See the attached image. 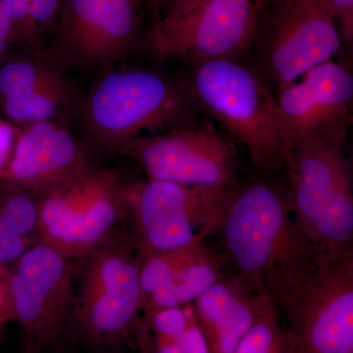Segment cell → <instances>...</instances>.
I'll list each match as a JSON object with an SVG mask.
<instances>
[{
	"mask_svg": "<svg viewBox=\"0 0 353 353\" xmlns=\"http://www.w3.org/2000/svg\"><path fill=\"white\" fill-rule=\"evenodd\" d=\"M218 234L234 274L276 307L321 250L297 226L284 187L268 180L234 190Z\"/></svg>",
	"mask_w": 353,
	"mask_h": 353,
	"instance_id": "cell-1",
	"label": "cell"
},
{
	"mask_svg": "<svg viewBox=\"0 0 353 353\" xmlns=\"http://www.w3.org/2000/svg\"><path fill=\"white\" fill-rule=\"evenodd\" d=\"M73 330L92 350L139 341L141 259L129 229L76 262Z\"/></svg>",
	"mask_w": 353,
	"mask_h": 353,
	"instance_id": "cell-2",
	"label": "cell"
},
{
	"mask_svg": "<svg viewBox=\"0 0 353 353\" xmlns=\"http://www.w3.org/2000/svg\"><path fill=\"white\" fill-rule=\"evenodd\" d=\"M345 136H316L289 145L285 196L297 226L319 250L353 246V194Z\"/></svg>",
	"mask_w": 353,
	"mask_h": 353,
	"instance_id": "cell-3",
	"label": "cell"
},
{
	"mask_svg": "<svg viewBox=\"0 0 353 353\" xmlns=\"http://www.w3.org/2000/svg\"><path fill=\"white\" fill-rule=\"evenodd\" d=\"M190 94L245 146L259 171L282 169L287 143L277 101L254 71L236 58L199 62Z\"/></svg>",
	"mask_w": 353,
	"mask_h": 353,
	"instance_id": "cell-4",
	"label": "cell"
},
{
	"mask_svg": "<svg viewBox=\"0 0 353 353\" xmlns=\"http://www.w3.org/2000/svg\"><path fill=\"white\" fill-rule=\"evenodd\" d=\"M190 92L145 70L101 73L79 106L88 138L106 150H118L143 132L181 126L190 112Z\"/></svg>",
	"mask_w": 353,
	"mask_h": 353,
	"instance_id": "cell-5",
	"label": "cell"
},
{
	"mask_svg": "<svg viewBox=\"0 0 353 353\" xmlns=\"http://www.w3.org/2000/svg\"><path fill=\"white\" fill-rule=\"evenodd\" d=\"M129 183L88 165L34 196L39 241L80 261L120 231L129 215Z\"/></svg>",
	"mask_w": 353,
	"mask_h": 353,
	"instance_id": "cell-6",
	"label": "cell"
},
{
	"mask_svg": "<svg viewBox=\"0 0 353 353\" xmlns=\"http://www.w3.org/2000/svg\"><path fill=\"white\" fill-rule=\"evenodd\" d=\"M277 309L290 353H353V246L320 250Z\"/></svg>",
	"mask_w": 353,
	"mask_h": 353,
	"instance_id": "cell-7",
	"label": "cell"
},
{
	"mask_svg": "<svg viewBox=\"0 0 353 353\" xmlns=\"http://www.w3.org/2000/svg\"><path fill=\"white\" fill-rule=\"evenodd\" d=\"M233 189L150 179L130 183L128 229L141 257L204 243L219 233Z\"/></svg>",
	"mask_w": 353,
	"mask_h": 353,
	"instance_id": "cell-8",
	"label": "cell"
},
{
	"mask_svg": "<svg viewBox=\"0 0 353 353\" xmlns=\"http://www.w3.org/2000/svg\"><path fill=\"white\" fill-rule=\"evenodd\" d=\"M76 266L43 241L7 269V285L23 336V353L54 350L73 331Z\"/></svg>",
	"mask_w": 353,
	"mask_h": 353,
	"instance_id": "cell-9",
	"label": "cell"
},
{
	"mask_svg": "<svg viewBox=\"0 0 353 353\" xmlns=\"http://www.w3.org/2000/svg\"><path fill=\"white\" fill-rule=\"evenodd\" d=\"M119 152L137 160L150 179L192 187H236V148L208 121L139 136Z\"/></svg>",
	"mask_w": 353,
	"mask_h": 353,
	"instance_id": "cell-10",
	"label": "cell"
},
{
	"mask_svg": "<svg viewBox=\"0 0 353 353\" xmlns=\"http://www.w3.org/2000/svg\"><path fill=\"white\" fill-rule=\"evenodd\" d=\"M48 57L62 68L101 73L134 51L138 17L131 0H63Z\"/></svg>",
	"mask_w": 353,
	"mask_h": 353,
	"instance_id": "cell-11",
	"label": "cell"
},
{
	"mask_svg": "<svg viewBox=\"0 0 353 353\" xmlns=\"http://www.w3.org/2000/svg\"><path fill=\"white\" fill-rule=\"evenodd\" d=\"M260 12L250 0H204L185 15L162 20L153 31V50L160 60L196 64L236 59L254 43Z\"/></svg>",
	"mask_w": 353,
	"mask_h": 353,
	"instance_id": "cell-12",
	"label": "cell"
},
{
	"mask_svg": "<svg viewBox=\"0 0 353 353\" xmlns=\"http://www.w3.org/2000/svg\"><path fill=\"white\" fill-rule=\"evenodd\" d=\"M263 46L267 74L278 90L341 50V32L325 0H279Z\"/></svg>",
	"mask_w": 353,
	"mask_h": 353,
	"instance_id": "cell-13",
	"label": "cell"
},
{
	"mask_svg": "<svg viewBox=\"0 0 353 353\" xmlns=\"http://www.w3.org/2000/svg\"><path fill=\"white\" fill-rule=\"evenodd\" d=\"M352 99V71L331 60L278 90L287 148L316 136H347Z\"/></svg>",
	"mask_w": 353,
	"mask_h": 353,
	"instance_id": "cell-14",
	"label": "cell"
},
{
	"mask_svg": "<svg viewBox=\"0 0 353 353\" xmlns=\"http://www.w3.org/2000/svg\"><path fill=\"white\" fill-rule=\"evenodd\" d=\"M77 88L48 55H14L0 64V110L19 127L46 121L66 122Z\"/></svg>",
	"mask_w": 353,
	"mask_h": 353,
	"instance_id": "cell-15",
	"label": "cell"
},
{
	"mask_svg": "<svg viewBox=\"0 0 353 353\" xmlns=\"http://www.w3.org/2000/svg\"><path fill=\"white\" fill-rule=\"evenodd\" d=\"M92 164L87 148L66 123L46 121L16 128L12 157L0 185L34 194Z\"/></svg>",
	"mask_w": 353,
	"mask_h": 353,
	"instance_id": "cell-16",
	"label": "cell"
},
{
	"mask_svg": "<svg viewBox=\"0 0 353 353\" xmlns=\"http://www.w3.org/2000/svg\"><path fill=\"white\" fill-rule=\"evenodd\" d=\"M272 301L243 284L236 274L218 281L192 303L209 353H234Z\"/></svg>",
	"mask_w": 353,
	"mask_h": 353,
	"instance_id": "cell-17",
	"label": "cell"
},
{
	"mask_svg": "<svg viewBox=\"0 0 353 353\" xmlns=\"http://www.w3.org/2000/svg\"><path fill=\"white\" fill-rule=\"evenodd\" d=\"M226 275L222 259L206 248L196 260L176 273L168 284L141 303V313L148 314L157 309L180 307L192 303Z\"/></svg>",
	"mask_w": 353,
	"mask_h": 353,
	"instance_id": "cell-18",
	"label": "cell"
},
{
	"mask_svg": "<svg viewBox=\"0 0 353 353\" xmlns=\"http://www.w3.org/2000/svg\"><path fill=\"white\" fill-rule=\"evenodd\" d=\"M206 248L208 246L204 243H194L141 257V303L160 288L168 284L176 273L196 260Z\"/></svg>",
	"mask_w": 353,
	"mask_h": 353,
	"instance_id": "cell-19",
	"label": "cell"
},
{
	"mask_svg": "<svg viewBox=\"0 0 353 353\" xmlns=\"http://www.w3.org/2000/svg\"><path fill=\"white\" fill-rule=\"evenodd\" d=\"M0 219L32 243L39 239V211L31 192L0 185Z\"/></svg>",
	"mask_w": 353,
	"mask_h": 353,
	"instance_id": "cell-20",
	"label": "cell"
},
{
	"mask_svg": "<svg viewBox=\"0 0 353 353\" xmlns=\"http://www.w3.org/2000/svg\"><path fill=\"white\" fill-rule=\"evenodd\" d=\"M234 353H290L275 304L267 306Z\"/></svg>",
	"mask_w": 353,
	"mask_h": 353,
	"instance_id": "cell-21",
	"label": "cell"
},
{
	"mask_svg": "<svg viewBox=\"0 0 353 353\" xmlns=\"http://www.w3.org/2000/svg\"><path fill=\"white\" fill-rule=\"evenodd\" d=\"M143 324L157 336L181 341L187 325V315L182 306L157 309L145 314Z\"/></svg>",
	"mask_w": 353,
	"mask_h": 353,
	"instance_id": "cell-22",
	"label": "cell"
},
{
	"mask_svg": "<svg viewBox=\"0 0 353 353\" xmlns=\"http://www.w3.org/2000/svg\"><path fill=\"white\" fill-rule=\"evenodd\" d=\"M63 0H30L29 21L32 48H39L43 32L52 30Z\"/></svg>",
	"mask_w": 353,
	"mask_h": 353,
	"instance_id": "cell-23",
	"label": "cell"
},
{
	"mask_svg": "<svg viewBox=\"0 0 353 353\" xmlns=\"http://www.w3.org/2000/svg\"><path fill=\"white\" fill-rule=\"evenodd\" d=\"M34 243L15 233L0 219V267L8 269Z\"/></svg>",
	"mask_w": 353,
	"mask_h": 353,
	"instance_id": "cell-24",
	"label": "cell"
},
{
	"mask_svg": "<svg viewBox=\"0 0 353 353\" xmlns=\"http://www.w3.org/2000/svg\"><path fill=\"white\" fill-rule=\"evenodd\" d=\"M12 21L14 41L32 48L29 21L30 0H1Z\"/></svg>",
	"mask_w": 353,
	"mask_h": 353,
	"instance_id": "cell-25",
	"label": "cell"
},
{
	"mask_svg": "<svg viewBox=\"0 0 353 353\" xmlns=\"http://www.w3.org/2000/svg\"><path fill=\"white\" fill-rule=\"evenodd\" d=\"M183 306L187 315V325L181 340L183 353H209L208 343L197 324L192 304L188 303Z\"/></svg>",
	"mask_w": 353,
	"mask_h": 353,
	"instance_id": "cell-26",
	"label": "cell"
},
{
	"mask_svg": "<svg viewBox=\"0 0 353 353\" xmlns=\"http://www.w3.org/2000/svg\"><path fill=\"white\" fill-rule=\"evenodd\" d=\"M334 19H338L341 27V36L347 46L353 41V0H325Z\"/></svg>",
	"mask_w": 353,
	"mask_h": 353,
	"instance_id": "cell-27",
	"label": "cell"
},
{
	"mask_svg": "<svg viewBox=\"0 0 353 353\" xmlns=\"http://www.w3.org/2000/svg\"><path fill=\"white\" fill-rule=\"evenodd\" d=\"M14 41L12 21L6 6L0 0V64L9 55V48Z\"/></svg>",
	"mask_w": 353,
	"mask_h": 353,
	"instance_id": "cell-28",
	"label": "cell"
},
{
	"mask_svg": "<svg viewBox=\"0 0 353 353\" xmlns=\"http://www.w3.org/2000/svg\"><path fill=\"white\" fill-rule=\"evenodd\" d=\"M202 1H204V0H173L163 20H173L180 17V16L185 15V13L190 12L192 9L201 3ZM250 1L255 4L260 11H262V9L265 7L278 3L279 0H250Z\"/></svg>",
	"mask_w": 353,
	"mask_h": 353,
	"instance_id": "cell-29",
	"label": "cell"
},
{
	"mask_svg": "<svg viewBox=\"0 0 353 353\" xmlns=\"http://www.w3.org/2000/svg\"><path fill=\"white\" fill-rule=\"evenodd\" d=\"M16 128L0 120V172L6 169L12 157L15 145Z\"/></svg>",
	"mask_w": 353,
	"mask_h": 353,
	"instance_id": "cell-30",
	"label": "cell"
},
{
	"mask_svg": "<svg viewBox=\"0 0 353 353\" xmlns=\"http://www.w3.org/2000/svg\"><path fill=\"white\" fill-rule=\"evenodd\" d=\"M141 353H152L150 352V350H148V347H141Z\"/></svg>",
	"mask_w": 353,
	"mask_h": 353,
	"instance_id": "cell-31",
	"label": "cell"
},
{
	"mask_svg": "<svg viewBox=\"0 0 353 353\" xmlns=\"http://www.w3.org/2000/svg\"><path fill=\"white\" fill-rule=\"evenodd\" d=\"M131 1L132 2V3H134V6H138L139 0H131Z\"/></svg>",
	"mask_w": 353,
	"mask_h": 353,
	"instance_id": "cell-32",
	"label": "cell"
},
{
	"mask_svg": "<svg viewBox=\"0 0 353 353\" xmlns=\"http://www.w3.org/2000/svg\"><path fill=\"white\" fill-rule=\"evenodd\" d=\"M152 1L157 2V1H159V0H152Z\"/></svg>",
	"mask_w": 353,
	"mask_h": 353,
	"instance_id": "cell-33",
	"label": "cell"
},
{
	"mask_svg": "<svg viewBox=\"0 0 353 353\" xmlns=\"http://www.w3.org/2000/svg\"><path fill=\"white\" fill-rule=\"evenodd\" d=\"M1 324H2V321H1V320H0V325H1Z\"/></svg>",
	"mask_w": 353,
	"mask_h": 353,
	"instance_id": "cell-34",
	"label": "cell"
}]
</instances>
